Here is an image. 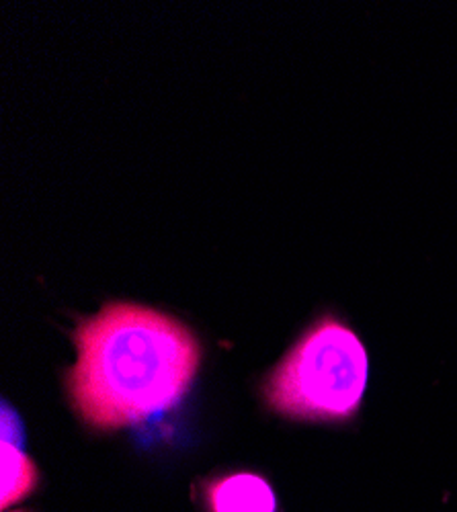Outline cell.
<instances>
[{
	"label": "cell",
	"instance_id": "cell-1",
	"mask_svg": "<svg viewBox=\"0 0 457 512\" xmlns=\"http://www.w3.org/2000/svg\"><path fill=\"white\" fill-rule=\"evenodd\" d=\"M70 400L93 429L117 431L175 408L201 363L197 336L177 318L138 304H107L74 332Z\"/></svg>",
	"mask_w": 457,
	"mask_h": 512
},
{
	"label": "cell",
	"instance_id": "cell-2",
	"mask_svg": "<svg viewBox=\"0 0 457 512\" xmlns=\"http://www.w3.org/2000/svg\"><path fill=\"white\" fill-rule=\"evenodd\" d=\"M369 353L341 316H318L265 381L269 406L292 420L349 424L365 402Z\"/></svg>",
	"mask_w": 457,
	"mask_h": 512
},
{
	"label": "cell",
	"instance_id": "cell-3",
	"mask_svg": "<svg viewBox=\"0 0 457 512\" xmlns=\"http://www.w3.org/2000/svg\"><path fill=\"white\" fill-rule=\"evenodd\" d=\"M210 512H277V496L269 482L255 474H232L205 490Z\"/></svg>",
	"mask_w": 457,
	"mask_h": 512
},
{
	"label": "cell",
	"instance_id": "cell-4",
	"mask_svg": "<svg viewBox=\"0 0 457 512\" xmlns=\"http://www.w3.org/2000/svg\"><path fill=\"white\" fill-rule=\"evenodd\" d=\"M37 484V469L23 451V429L13 418V433L3 424V508L23 500Z\"/></svg>",
	"mask_w": 457,
	"mask_h": 512
}]
</instances>
